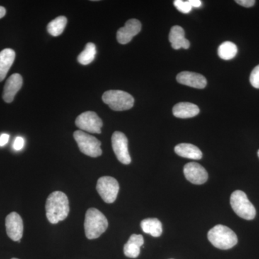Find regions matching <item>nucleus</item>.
<instances>
[{
  "mask_svg": "<svg viewBox=\"0 0 259 259\" xmlns=\"http://www.w3.org/2000/svg\"><path fill=\"white\" fill-rule=\"evenodd\" d=\"M47 217L52 224L64 221L69 213V202L67 196L62 192H52L46 203Z\"/></svg>",
  "mask_w": 259,
  "mask_h": 259,
  "instance_id": "nucleus-1",
  "label": "nucleus"
},
{
  "mask_svg": "<svg viewBox=\"0 0 259 259\" xmlns=\"http://www.w3.org/2000/svg\"><path fill=\"white\" fill-rule=\"evenodd\" d=\"M108 228V221L100 210L90 208L85 214L84 231L87 238L96 239L103 234Z\"/></svg>",
  "mask_w": 259,
  "mask_h": 259,
  "instance_id": "nucleus-2",
  "label": "nucleus"
},
{
  "mask_svg": "<svg viewBox=\"0 0 259 259\" xmlns=\"http://www.w3.org/2000/svg\"><path fill=\"white\" fill-rule=\"evenodd\" d=\"M207 238L214 247L221 250H228L238 243V237L228 227L218 225L209 230Z\"/></svg>",
  "mask_w": 259,
  "mask_h": 259,
  "instance_id": "nucleus-3",
  "label": "nucleus"
},
{
  "mask_svg": "<svg viewBox=\"0 0 259 259\" xmlns=\"http://www.w3.org/2000/svg\"><path fill=\"white\" fill-rule=\"evenodd\" d=\"M102 100L114 111L130 110L134 105L132 95L122 90H109L102 95Z\"/></svg>",
  "mask_w": 259,
  "mask_h": 259,
  "instance_id": "nucleus-4",
  "label": "nucleus"
},
{
  "mask_svg": "<svg viewBox=\"0 0 259 259\" xmlns=\"http://www.w3.org/2000/svg\"><path fill=\"white\" fill-rule=\"evenodd\" d=\"M231 205L236 214L243 219L250 221L254 219L256 211L243 191L236 190L231 196Z\"/></svg>",
  "mask_w": 259,
  "mask_h": 259,
  "instance_id": "nucleus-5",
  "label": "nucleus"
},
{
  "mask_svg": "<svg viewBox=\"0 0 259 259\" xmlns=\"http://www.w3.org/2000/svg\"><path fill=\"white\" fill-rule=\"evenodd\" d=\"M74 138L77 143L80 151L83 154L93 158L101 156V142L96 138L82 131H75Z\"/></svg>",
  "mask_w": 259,
  "mask_h": 259,
  "instance_id": "nucleus-6",
  "label": "nucleus"
},
{
  "mask_svg": "<svg viewBox=\"0 0 259 259\" xmlns=\"http://www.w3.org/2000/svg\"><path fill=\"white\" fill-rule=\"evenodd\" d=\"M120 186L118 182L112 177H102L97 183V191L106 203L111 204L117 199Z\"/></svg>",
  "mask_w": 259,
  "mask_h": 259,
  "instance_id": "nucleus-7",
  "label": "nucleus"
},
{
  "mask_svg": "<svg viewBox=\"0 0 259 259\" xmlns=\"http://www.w3.org/2000/svg\"><path fill=\"white\" fill-rule=\"evenodd\" d=\"M76 125L81 131H87L91 134H101L103 122L96 112L88 111L83 112L76 117Z\"/></svg>",
  "mask_w": 259,
  "mask_h": 259,
  "instance_id": "nucleus-8",
  "label": "nucleus"
},
{
  "mask_svg": "<svg viewBox=\"0 0 259 259\" xmlns=\"http://www.w3.org/2000/svg\"><path fill=\"white\" fill-rule=\"evenodd\" d=\"M127 145H128V141L125 134L120 131H115L112 134V149L118 161L125 165L130 164L131 162Z\"/></svg>",
  "mask_w": 259,
  "mask_h": 259,
  "instance_id": "nucleus-9",
  "label": "nucleus"
},
{
  "mask_svg": "<svg viewBox=\"0 0 259 259\" xmlns=\"http://www.w3.org/2000/svg\"><path fill=\"white\" fill-rule=\"evenodd\" d=\"M5 226L10 239L20 243L23 235V222L20 214L15 212L8 214L5 220Z\"/></svg>",
  "mask_w": 259,
  "mask_h": 259,
  "instance_id": "nucleus-10",
  "label": "nucleus"
},
{
  "mask_svg": "<svg viewBox=\"0 0 259 259\" xmlns=\"http://www.w3.org/2000/svg\"><path fill=\"white\" fill-rule=\"evenodd\" d=\"M186 179L194 185H203L208 180V174L203 166L195 162L187 163L184 167Z\"/></svg>",
  "mask_w": 259,
  "mask_h": 259,
  "instance_id": "nucleus-11",
  "label": "nucleus"
},
{
  "mask_svg": "<svg viewBox=\"0 0 259 259\" xmlns=\"http://www.w3.org/2000/svg\"><path fill=\"white\" fill-rule=\"evenodd\" d=\"M141 22L136 19H131L127 20L125 24V26L119 29L117 32V40L119 44L125 45L132 40L133 37L141 32Z\"/></svg>",
  "mask_w": 259,
  "mask_h": 259,
  "instance_id": "nucleus-12",
  "label": "nucleus"
},
{
  "mask_svg": "<svg viewBox=\"0 0 259 259\" xmlns=\"http://www.w3.org/2000/svg\"><path fill=\"white\" fill-rule=\"evenodd\" d=\"M23 80L21 75L14 74L7 80L3 90V98L7 103H11L14 100L16 94L23 87Z\"/></svg>",
  "mask_w": 259,
  "mask_h": 259,
  "instance_id": "nucleus-13",
  "label": "nucleus"
},
{
  "mask_svg": "<svg viewBox=\"0 0 259 259\" xmlns=\"http://www.w3.org/2000/svg\"><path fill=\"white\" fill-rule=\"evenodd\" d=\"M177 80L181 84L196 89H204L207 86V79L203 75L190 71H182L177 76Z\"/></svg>",
  "mask_w": 259,
  "mask_h": 259,
  "instance_id": "nucleus-14",
  "label": "nucleus"
},
{
  "mask_svg": "<svg viewBox=\"0 0 259 259\" xmlns=\"http://www.w3.org/2000/svg\"><path fill=\"white\" fill-rule=\"evenodd\" d=\"M168 40L171 42V47L175 50L188 49L190 47V41L185 38V30L179 25L172 27L168 35Z\"/></svg>",
  "mask_w": 259,
  "mask_h": 259,
  "instance_id": "nucleus-15",
  "label": "nucleus"
},
{
  "mask_svg": "<svg viewBox=\"0 0 259 259\" xmlns=\"http://www.w3.org/2000/svg\"><path fill=\"white\" fill-rule=\"evenodd\" d=\"M173 115L178 118L187 119L195 117L199 113L198 106L190 102H180L173 107Z\"/></svg>",
  "mask_w": 259,
  "mask_h": 259,
  "instance_id": "nucleus-16",
  "label": "nucleus"
},
{
  "mask_svg": "<svg viewBox=\"0 0 259 259\" xmlns=\"http://www.w3.org/2000/svg\"><path fill=\"white\" fill-rule=\"evenodd\" d=\"M144 244V237L141 235L133 234L124 245V254L128 258H137L141 252V247Z\"/></svg>",
  "mask_w": 259,
  "mask_h": 259,
  "instance_id": "nucleus-17",
  "label": "nucleus"
},
{
  "mask_svg": "<svg viewBox=\"0 0 259 259\" xmlns=\"http://www.w3.org/2000/svg\"><path fill=\"white\" fill-rule=\"evenodd\" d=\"M15 59V52L11 49H5L0 52V82L6 77Z\"/></svg>",
  "mask_w": 259,
  "mask_h": 259,
  "instance_id": "nucleus-18",
  "label": "nucleus"
},
{
  "mask_svg": "<svg viewBox=\"0 0 259 259\" xmlns=\"http://www.w3.org/2000/svg\"><path fill=\"white\" fill-rule=\"evenodd\" d=\"M175 153L181 157L199 160L202 158V151L198 147L191 144H180L175 148Z\"/></svg>",
  "mask_w": 259,
  "mask_h": 259,
  "instance_id": "nucleus-19",
  "label": "nucleus"
},
{
  "mask_svg": "<svg viewBox=\"0 0 259 259\" xmlns=\"http://www.w3.org/2000/svg\"><path fill=\"white\" fill-rule=\"evenodd\" d=\"M141 227L144 233L153 237L161 236L162 224L157 218H148L141 221Z\"/></svg>",
  "mask_w": 259,
  "mask_h": 259,
  "instance_id": "nucleus-20",
  "label": "nucleus"
},
{
  "mask_svg": "<svg viewBox=\"0 0 259 259\" xmlns=\"http://www.w3.org/2000/svg\"><path fill=\"white\" fill-rule=\"evenodd\" d=\"M218 56L223 60L233 59L238 53V47L236 44L230 41L223 42L218 48Z\"/></svg>",
  "mask_w": 259,
  "mask_h": 259,
  "instance_id": "nucleus-21",
  "label": "nucleus"
},
{
  "mask_svg": "<svg viewBox=\"0 0 259 259\" xmlns=\"http://www.w3.org/2000/svg\"><path fill=\"white\" fill-rule=\"evenodd\" d=\"M66 24H67V18L66 17H58L49 23L47 26L48 32L52 36H59L64 32Z\"/></svg>",
  "mask_w": 259,
  "mask_h": 259,
  "instance_id": "nucleus-22",
  "label": "nucleus"
},
{
  "mask_svg": "<svg viewBox=\"0 0 259 259\" xmlns=\"http://www.w3.org/2000/svg\"><path fill=\"white\" fill-rule=\"evenodd\" d=\"M96 54V46L93 42H88L84 50L78 56L77 60L79 64L86 66V65H89L93 62Z\"/></svg>",
  "mask_w": 259,
  "mask_h": 259,
  "instance_id": "nucleus-23",
  "label": "nucleus"
},
{
  "mask_svg": "<svg viewBox=\"0 0 259 259\" xmlns=\"http://www.w3.org/2000/svg\"><path fill=\"white\" fill-rule=\"evenodd\" d=\"M174 5H175V6L176 7L177 9L179 11L181 12V13H185V14L190 13L192 10V6H191L188 1L175 0V1L174 2Z\"/></svg>",
  "mask_w": 259,
  "mask_h": 259,
  "instance_id": "nucleus-24",
  "label": "nucleus"
},
{
  "mask_svg": "<svg viewBox=\"0 0 259 259\" xmlns=\"http://www.w3.org/2000/svg\"><path fill=\"white\" fill-rule=\"evenodd\" d=\"M250 82L255 89H259V65L255 66L250 76Z\"/></svg>",
  "mask_w": 259,
  "mask_h": 259,
  "instance_id": "nucleus-25",
  "label": "nucleus"
},
{
  "mask_svg": "<svg viewBox=\"0 0 259 259\" xmlns=\"http://www.w3.org/2000/svg\"><path fill=\"white\" fill-rule=\"evenodd\" d=\"M24 144H25V141L22 137H17L15 140L14 145L13 147L16 151H20L22 148H23Z\"/></svg>",
  "mask_w": 259,
  "mask_h": 259,
  "instance_id": "nucleus-26",
  "label": "nucleus"
},
{
  "mask_svg": "<svg viewBox=\"0 0 259 259\" xmlns=\"http://www.w3.org/2000/svg\"><path fill=\"white\" fill-rule=\"evenodd\" d=\"M237 4L245 7V8H251L255 5L254 0H236Z\"/></svg>",
  "mask_w": 259,
  "mask_h": 259,
  "instance_id": "nucleus-27",
  "label": "nucleus"
},
{
  "mask_svg": "<svg viewBox=\"0 0 259 259\" xmlns=\"http://www.w3.org/2000/svg\"><path fill=\"white\" fill-rule=\"evenodd\" d=\"M10 136L8 134H3L1 136H0V146L3 147V146H5L7 144H8V141H9Z\"/></svg>",
  "mask_w": 259,
  "mask_h": 259,
  "instance_id": "nucleus-28",
  "label": "nucleus"
},
{
  "mask_svg": "<svg viewBox=\"0 0 259 259\" xmlns=\"http://www.w3.org/2000/svg\"><path fill=\"white\" fill-rule=\"evenodd\" d=\"M189 3L192 8H200L202 6V2L200 0H189Z\"/></svg>",
  "mask_w": 259,
  "mask_h": 259,
  "instance_id": "nucleus-29",
  "label": "nucleus"
},
{
  "mask_svg": "<svg viewBox=\"0 0 259 259\" xmlns=\"http://www.w3.org/2000/svg\"><path fill=\"white\" fill-rule=\"evenodd\" d=\"M6 15V9L4 7L0 6V19L4 18Z\"/></svg>",
  "mask_w": 259,
  "mask_h": 259,
  "instance_id": "nucleus-30",
  "label": "nucleus"
},
{
  "mask_svg": "<svg viewBox=\"0 0 259 259\" xmlns=\"http://www.w3.org/2000/svg\"><path fill=\"white\" fill-rule=\"evenodd\" d=\"M258 158H259V150H258Z\"/></svg>",
  "mask_w": 259,
  "mask_h": 259,
  "instance_id": "nucleus-31",
  "label": "nucleus"
},
{
  "mask_svg": "<svg viewBox=\"0 0 259 259\" xmlns=\"http://www.w3.org/2000/svg\"><path fill=\"white\" fill-rule=\"evenodd\" d=\"M11 259H18V258H11Z\"/></svg>",
  "mask_w": 259,
  "mask_h": 259,
  "instance_id": "nucleus-32",
  "label": "nucleus"
},
{
  "mask_svg": "<svg viewBox=\"0 0 259 259\" xmlns=\"http://www.w3.org/2000/svg\"><path fill=\"white\" fill-rule=\"evenodd\" d=\"M171 259H172V258H171Z\"/></svg>",
  "mask_w": 259,
  "mask_h": 259,
  "instance_id": "nucleus-33",
  "label": "nucleus"
}]
</instances>
